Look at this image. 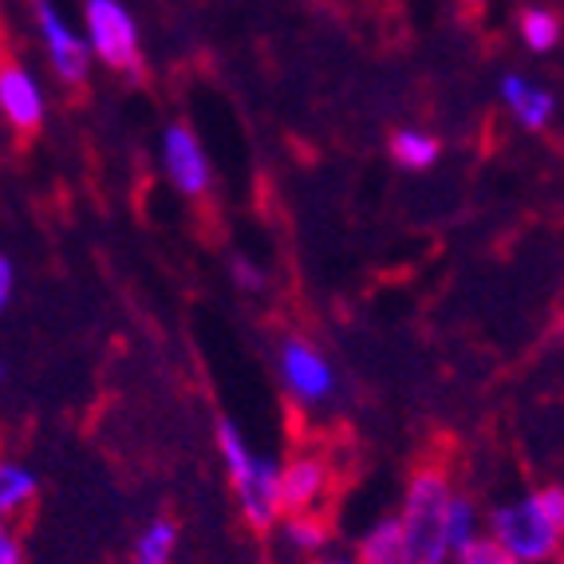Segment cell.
<instances>
[{
  "label": "cell",
  "mask_w": 564,
  "mask_h": 564,
  "mask_svg": "<svg viewBox=\"0 0 564 564\" xmlns=\"http://www.w3.org/2000/svg\"><path fill=\"white\" fill-rule=\"evenodd\" d=\"M489 533H494V541L513 561L521 564L553 561L564 533V489L545 486L536 489V494H525V498L501 506L494 513V521H489Z\"/></svg>",
  "instance_id": "1"
},
{
  "label": "cell",
  "mask_w": 564,
  "mask_h": 564,
  "mask_svg": "<svg viewBox=\"0 0 564 564\" xmlns=\"http://www.w3.org/2000/svg\"><path fill=\"white\" fill-rule=\"evenodd\" d=\"M451 478L438 466H423L406 486L399 536L403 561L399 564H446V506H451Z\"/></svg>",
  "instance_id": "2"
},
{
  "label": "cell",
  "mask_w": 564,
  "mask_h": 564,
  "mask_svg": "<svg viewBox=\"0 0 564 564\" xmlns=\"http://www.w3.org/2000/svg\"><path fill=\"white\" fill-rule=\"evenodd\" d=\"M87 47L91 56L104 59L119 76H139L142 72V47H139V24L127 12L122 0H87Z\"/></svg>",
  "instance_id": "3"
},
{
  "label": "cell",
  "mask_w": 564,
  "mask_h": 564,
  "mask_svg": "<svg viewBox=\"0 0 564 564\" xmlns=\"http://www.w3.org/2000/svg\"><path fill=\"white\" fill-rule=\"evenodd\" d=\"M281 379L289 387V395H296L301 403H324L336 391V371L332 364L312 348L308 339L289 336L281 344Z\"/></svg>",
  "instance_id": "4"
},
{
  "label": "cell",
  "mask_w": 564,
  "mask_h": 564,
  "mask_svg": "<svg viewBox=\"0 0 564 564\" xmlns=\"http://www.w3.org/2000/svg\"><path fill=\"white\" fill-rule=\"evenodd\" d=\"M237 501H241L245 521L264 533L281 518V466L273 458H249L241 474H234Z\"/></svg>",
  "instance_id": "5"
},
{
  "label": "cell",
  "mask_w": 564,
  "mask_h": 564,
  "mask_svg": "<svg viewBox=\"0 0 564 564\" xmlns=\"http://www.w3.org/2000/svg\"><path fill=\"white\" fill-rule=\"evenodd\" d=\"M32 9H36L40 36H44V44H47V56H52L56 76L64 79V84L79 87L87 79V72H91V47H87V40L67 29L52 0H32Z\"/></svg>",
  "instance_id": "6"
},
{
  "label": "cell",
  "mask_w": 564,
  "mask_h": 564,
  "mask_svg": "<svg viewBox=\"0 0 564 564\" xmlns=\"http://www.w3.org/2000/svg\"><path fill=\"white\" fill-rule=\"evenodd\" d=\"M162 162H166V174L174 182L178 194L186 198H198L209 189V159H206V147L198 142V134L174 122L162 139Z\"/></svg>",
  "instance_id": "7"
},
{
  "label": "cell",
  "mask_w": 564,
  "mask_h": 564,
  "mask_svg": "<svg viewBox=\"0 0 564 564\" xmlns=\"http://www.w3.org/2000/svg\"><path fill=\"white\" fill-rule=\"evenodd\" d=\"M0 115L17 127L20 134H32L44 122V95L40 84L20 64H0Z\"/></svg>",
  "instance_id": "8"
},
{
  "label": "cell",
  "mask_w": 564,
  "mask_h": 564,
  "mask_svg": "<svg viewBox=\"0 0 564 564\" xmlns=\"http://www.w3.org/2000/svg\"><path fill=\"white\" fill-rule=\"evenodd\" d=\"M328 486V462L321 454H301L281 470V513H301L321 501Z\"/></svg>",
  "instance_id": "9"
},
{
  "label": "cell",
  "mask_w": 564,
  "mask_h": 564,
  "mask_svg": "<svg viewBox=\"0 0 564 564\" xmlns=\"http://www.w3.org/2000/svg\"><path fill=\"white\" fill-rule=\"evenodd\" d=\"M501 99H506V107L513 111V119L525 127V131H545L549 119H553V95L545 91V87H533L529 79L521 76H506L501 79Z\"/></svg>",
  "instance_id": "10"
},
{
  "label": "cell",
  "mask_w": 564,
  "mask_h": 564,
  "mask_svg": "<svg viewBox=\"0 0 564 564\" xmlns=\"http://www.w3.org/2000/svg\"><path fill=\"white\" fill-rule=\"evenodd\" d=\"M443 154V142L426 131H395L391 134V159L403 170H431Z\"/></svg>",
  "instance_id": "11"
},
{
  "label": "cell",
  "mask_w": 564,
  "mask_h": 564,
  "mask_svg": "<svg viewBox=\"0 0 564 564\" xmlns=\"http://www.w3.org/2000/svg\"><path fill=\"white\" fill-rule=\"evenodd\" d=\"M403 561V536H399V518H383L371 525L359 541V564H399Z\"/></svg>",
  "instance_id": "12"
},
{
  "label": "cell",
  "mask_w": 564,
  "mask_h": 564,
  "mask_svg": "<svg viewBox=\"0 0 564 564\" xmlns=\"http://www.w3.org/2000/svg\"><path fill=\"white\" fill-rule=\"evenodd\" d=\"M36 498V474L17 462H0V518H9Z\"/></svg>",
  "instance_id": "13"
},
{
  "label": "cell",
  "mask_w": 564,
  "mask_h": 564,
  "mask_svg": "<svg viewBox=\"0 0 564 564\" xmlns=\"http://www.w3.org/2000/svg\"><path fill=\"white\" fill-rule=\"evenodd\" d=\"M478 541V509L470 498H451L446 506V553L458 556Z\"/></svg>",
  "instance_id": "14"
},
{
  "label": "cell",
  "mask_w": 564,
  "mask_h": 564,
  "mask_svg": "<svg viewBox=\"0 0 564 564\" xmlns=\"http://www.w3.org/2000/svg\"><path fill=\"white\" fill-rule=\"evenodd\" d=\"M174 541H178V529L174 521L159 518L147 525V533L139 536V549H134V564H170L174 556Z\"/></svg>",
  "instance_id": "15"
},
{
  "label": "cell",
  "mask_w": 564,
  "mask_h": 564,
  "mask_svg": "<svg viewBox=\"0 0 564 564\" xmlns=\"http://www.w3.org/2000/svg\"><path fill=\"white\" fill-rule=\"evenodd\" d=\"M521 40L529 44V52H553L556 40H561V20L549 9H525L521 12Z\"/></svg>",
  "instance_id": "16"
},
{
  "label": "cell",
  "mask_w": 564,
  "mask_h": 564,
  "mask_svg": "<svg viewBox=\"0 0 564 564\" xmlns=\"http://www.w3.org/2000/svg\"><path fill=\"white\" fill-rule=\"evenodd\" d=\"M284 536H289L296 549H308V553H316V549L328 545V525H324L321 513L301 509V513H289V521H284Z\"/></svg>",
  "instance_id": "17"
},
{
  "label": "cell",
  "mask_w": 564,
  "mask_h": 564,
  "mask_svg": "<svg viewBox=\"0 0 564 564\" xmlns=\"http://www.w3.org/2000/svg\"><path fill=\"white\" fill-rule=\"evenodd\" d=\"M217 446H221V458H226V466H229V478L234 474H241L245 466H249V443L241 438V431H237L229 419H217Z\"/></svg>",
  "instance_id": "18"
},
{
  "label": "cell",
  "mask_w": 564,
  "mask_h": 564,
  "mask_svg": "<svg viewBox=\"0 0 564 564\" xmlns=\"http://www.w3.org/2000/svg\"><path fill=\"white\" fill-rule=\"evenodd\" d=\"M458 564H521V561H513V556L506 553V549L494 541V536H478L470 549H462L458 553Z\"/></svg>",
  "instance_id": "19"
},
{
  "label": "cell",
  "mask_w": 564,
  "mask_h": 564,
  "mask_svg": "<svg viewBox=\"0 0 564 564\" xmlns=\"http://www.w3.org/2000/svg\"><path fill=\"white\" fill-rule=\"evenodd\" d=\"M234 281L241 284L245 292L264 289V273H261V269H257V264L245 261V257H237V261H234Z\"/></svg>",
  "instance_id": "20"
},
{
  "label": "cell",
  "mask_w": 564,
  "mask_h": 564,
  "mask_svg": "<svg viewBox=\"0 0 564 564\" xmlns=\"http://www.w3.org/2000/svg\"><path fill=\"white\" fill-rule=\"evenodd\" d=\"M12 292H17V264H12L9 257L0 253V312L9 308Z\"/></svg>",
  "instance_id": "21"
},
{
  "label": "cell",
  "mask_w": 564,
  "mask_h": 564,
  "mask_svg": "<svg viewBox=\"0 0 564 564\" xmlns=\"http://www.w3.org/2000/svg\"><path fill=\"white\" fill-rule=\"evenodd\" d=\"M0 564H24V553H20V541L4 521H0Z\"/></svg>",
  "instance_id": "22"
},
{
  "label": "cell",
  "mask_w": 564,
  "mask_h": 564,
  "mask_svg": "<svg viewBox=\"0 0 564 564\" xmlns=\"http://www.w3.org/2000/svg\"><path fill=\"white\" fill-rule=\"evenodd\" d=\"M312 564H351V561H344V556H321V561H312Z\"/></svg>",
  "instance_id": "23"
},
{
  "label": "cell",
  "mask_w": 564,
  "mask_h": 564,
  "mask_svg": "<svg viewBox=\"0 0 564 564\" xmlns=\"http://www.w3.org/2000/svg\"><path fill=\"white\" fill-rule=\"evenodd\" d=\"M466 9H486V0H462Z\"/></svg>",
  "instance_id": "24"
}]
</instances>
